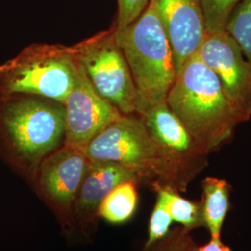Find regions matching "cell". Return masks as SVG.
Wrapping results in <instances>:
<instances>
[{"label": "cell", "mask_w": 251, "mask_h": 251, "mask_svg": "<svg viewBox=\"0 0 251 251\" xmlns=\"http://www.w3.org/2000/svg\"><path fill=\"white\" fill-rule=\"evenodd\" d=\"M2 97L0 154L33 182L39 164L63 145L64 104L25 94Z\"/></svg>", "instance_id": "6da1fadb"}, {"label": "cell", "mask_w": 251, "mask_h": 251, "mask_svg": "<svg viewBox=\"0 0 251 251\" xmlns=\"http://www.w3.org/2000/svg\"><path fill=\"white\" fill-rule=\"evenodd\" d=\"M166 101L208 154L228 144L240 124L218 77L197 54L179 69Z\"/></svg>", "instance_id": "7a4b0ae2"}, {"label": "cell", "mask_w": 251, "mask_h": 251, "mask_svg": "<svg viewBox=\"0 0 251 251\" xmlns=\"http://www.w3.org/2000/svg\"><path fill=\"white\" fill-rule=\"evenodd\" d=\"M115 36L134 81L136 113L141 116L166 101L176 80L172 49L151 1L129 25L115 26Z\"/></svg>", "instance_id": "3957f363"}, {"label": "cell", "mask_w": 251, "mask_h": 251, "mask_svg": "<svg viewBox=\"0 0 251 251\" xmlns=\"http://www.w3.org/2000/svg\"><path fill=\"white\" fill-rule=\"evenodd\" d=\"M77 71L72 47L29 46L0 65V95L25 94L64 103Z\"/></svg>", "instance_id": "277c9868"}, {"label": "cell", "mask_w": 251, "mask_h": 251, "mask_svg": "<svg viewBox=\"0 0 251 251\" xmlns=\"http://www.w3.org/2000/svg\"><path fill=\"white\" fill-rule=\"evenodd\" d=\"M85 152L90 161L123 166L153 191L172 189L168 166L142 117L122 115L90 141Z\"/></svg>", "instance_id": "5b68a950"}, {"label": "cell", "mask_w": 251, "mask_h": 251, "mask_svg": "<svg viewBox=\"0 0 251 251\" xmlns=\"http://www.w3.org/2000/svg\"><path fill=\"white\" fill-rule=\"evenodd\" d=\"M91 85L123 114L136 112V89L115 26L72 47Z\"/></svg>", "instance_id": "8992f818"}, {"label": "cell", "mask_w": 251, "mask_h": 251, "mask_svg": "<svg viewBox=\"0 0 251 251\" xmlns=\"http://www.w3.org/2000/svg\"><path fill=\"white\" fill-rule=\"evenodd\" d=\"M141 117L171 174L172 189L185 192L208 165V153L196 142L167 104L161 102Z\"/></svg>", "instance_id": "52a82bcc"}, {"label": "cell", "mask_w": 251, "mask_h": 251, "mask_svg": "<svg viewBox=\"0 0 251 251\" xmlns=\"http://www.w3.org/2000/svg\"><path fill=\"white\" fill-rule=\"evenodd\" d=\"M90 159L85 150L64 145L39 164L33 180L39 198L66 229L74 226V206Z\"/></svg>", "instance_id": "ba28073f"}, {"label": "cell", "mask_w": 251, "mask_h": 251, "mask_svg": "<svg viewBox=\"0 0 251 251\" xmlns=\"http://www.w3.org/2000/svg\"><path fill=\"white\" fill-rule=\"evenodd\" d=\"M221 83L239 123L251 117V65L226 32L206 33L197 53Z\"/></svg>", "instance_id": "9c48e42d"}, {"label": "cell", "mask_w": 251, "mask_h": 251, "mask_svg": "<svg viewBox=\"0 0 251 251\" xmlns=\"http://www.w3.org/2000/svg\"><path fill=\"white\" fill-rule=\"evenodd\" d=\"M63 104V144L84 150L96 135L123 115L95 90L79 63L75 82Z\"/></svg>", "instance_id": "30bf717a"}, {"label": "cell", "mask_w": 251, "mask_h": 251, "mask_svg": "<svg viewBox=\"0 0 251 251\" xmlns=\"http://www.w3.org/2000/svg\"><path fill=\"white\" fill-rule=\"evenodd\" d=\"M168 36L177 74L206 36L201 0H150Z\"/></svg>", "instance_id": "8fae6325"}, {"label": "cell", "mask_w": 251, "mask_h": 251, "mask_svg": "<svg viewBox=\"0 0 251 251\" xmlns=\"http://www.w3.org/2000/svg\"><path fill=\"white\" fill-rule=\"evenodd\" d=\"M139 180L134 173L112 162L90 161L82 180L74 206V226L84 234L90 233L97 223L101 201L118 185Z\"/></svg>", "instance_id": "7c38bea8"}, {"label": "cell", "mask_w": 251, "mask_h": 251, "mask_svg": "<svg viewBox=\"0 0 251 251\" xmlns=\"http://www.w3.org/2000/svg\"><path fill=\"white\" fill-rule=\"evenodd\" d=\"M202 215L204 227L211 237H220L225 218L230 209L231 185L224 179L206 177L201 182Z\"/></svg>", "instance_id": "4fadbf2b"}, {"label": "cell", "mask_w": 251, "mask_h": 251, "mask_svg": "<svg viewBox=\"0 0 251 251\" xmlns=\"http://www.w3.org/2000/svg\"><path fill=\"white\" fill-rule=\"evenodd\" d=\"M139 184L126 181L111 191L100 204L97 217L113 225L128 222L137 210L139 203Z\"/></svg>", "instance_id": "5bb4252c"}, {"label": "cell", "mask_w": 251, "mask_h": 251, "mask_svg": "<svg viewBox=\"0 0 251 251\" xmlns=\"http://www.w3.org/2000/svg\"><path fill=\"white\" fill-rule=\"evenodd\" d=\"M156 190L161 191L173 222L178 223L189 232L204 227L200 201L182 198L179 192L168 187H159Z\"/></svg>", "instance_id": "9a60e30c"}, {"label": "cell", "mask_w": 251, "mask_h": 251, "mask_svg": "<svg viewBox=\"0 0 251 251\" xmlns=\"http://www.w3.org/2000/svg\"><path fill=\"white\" fill-rule=\"evenodd\" d=\"M225 32L236 41L251 65V0H241L234 8Z\"/></svg>", "instance_id": "2e32d148"}, {"label": "cell", "mask_w": 251, "mask_h": 251, "mask_svg": "<svg viewBox=\"0 0 251 251\" xmlns=\"http://www.w3.org/2000/svg\"><path fill=\"white\" fill-rule=\"evenodd\" d=\"M156 202L153 206L148 225V237L144 246L147 251L154 244L164 239L171 232L172 217L168 209L166 200L160 190H156Z\"/></svg>", "instance_id": "e0dca14e"}, {"label": "cell", "mask_w": 251, "mask_h": 251, "mask_svg": "<svg viewBox=\"0 0 251 251\" xmlns=\"http://www.w3.org/2000/svg\"><path fill=\"white\" fill-rule=\"evenodd\" d=\"M206 33L225 32L228 19L241 0H201Z\"/></svg>", "instance_id": "ac0fdd59"}, {"label": "cell", "mask_w": 251, "mask_h": 251, "mask_svg": "<svg viewBox=\"0 0 251 251\" xmlns=\"http://www.w3.org/2000/svg\"><path fill=\"white\" fill-rule=\"evenodd\" d=\"M193 241L191 233L180 226L171 230L164 239L154 244L147 251H186Z\"/></svg>", "instance_id": "d6986e66"}, {"label": "cell", "mask_w": 251, "mask_h": 251, "mask_svg": "<svg viewBox=\"0 0 251 251\" xmlns=\"http://www.w3.org/2000/svg\"><path fill=\"white\" fill-rule=\"evenodd\" d=\"M150 0H117L118 12L115 26L123 28L133 22L148 6Z\"/></svg>", "instance_id": "ffe728a7"}, {"label": "cell", "mask_w": 251, "mask_h": 251, "mask_svg": "<svg viewBox=\"0 0 251 251\" xmlns=\"http://www.w3.org/2000/svg\"><path fill=\"white\" fill-rule=\"evenodd\" d=\"M195 251H232L231 248L222 241L220 237H211L208 242L202 246H196Z\"/></svg>", "instance_id": "44dd1931"}, {"label": "cell", "mask_w": 251, "mask_h": 251, "mask_svg": "<svg viewBox=\"0 0 251 251\" xmlns=\"http://www.w3.org/2000/svg\"><path fill=\"white\" fill-rule=\"evenodd\" d=\"M196 246H197V244L195 243V241H193V242L190 244V246H189L188 249H187V251H195V250H196Z\"/></svg>", "instance_id": "7402d4cb"}]
</instances>
